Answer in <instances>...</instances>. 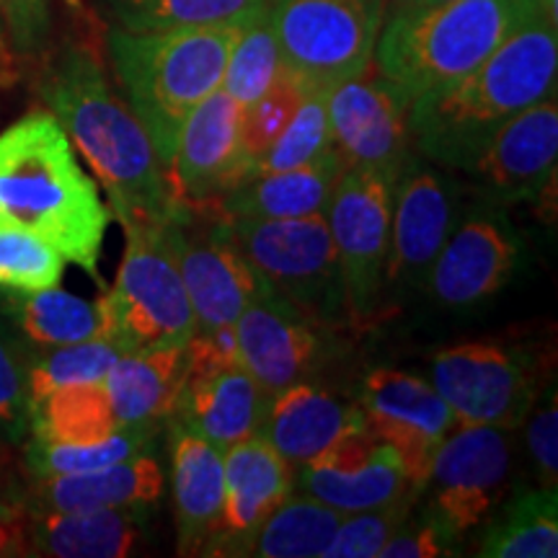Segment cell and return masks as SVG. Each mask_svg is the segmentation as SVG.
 I'll return each mask as SVG.
<instances>
[{"mask_svg": "<svg viewBox=\"0 0 558 558\" xmlns=\"http://www.w3.org/2000/svg\"><path fill=\"white\" fill-rule=\"evenodd\" d=\"M39 94L109 194L111 218L169 222L181 213L169 173L128 101L114 94L88 47L62 45L39 75Z\"/></svg>", "mask_w": 558, "mask_h": 558, "instance_id": "6da1fadb", "label": "cell"}, {"mask_svg": "<svg viewBox=\"0 0 558 558\" xmlns=\"http://www.w3.org/2000/svg\"><path fill=\"white\" fill-rule=\"evenodd\" d=\"M558 34L543 13L522 26L469 75L409 104L411 145L432 163L469 171L505 124L556 96Z\"/></svg>", "mask_w": 558, "mask_h": 558, "instance_id": "7a4b0ae2", "label": "cell"}, {"mask_svg": "<svg viewBox=\"0 0 558 558\" xmlns=\"http://www.w3.org/2000/svg\"><path fill=\"white\" fill-rule=\"evenodd\" d=\"M111 209L81 169L73 143L50 111H29L0 132V226L39 235L62 259L101 282Z\"/></svg>", "mask_w": 558, "mask_h": 558, "instance_id": "3957f363", "label": "cell"}, {"mask_svg": "<svg viewBox=\"0 0 558 558\" xmlns=\"http://www.w3.org/2000/svg\"><path fill=\"white\" fill-rule=\"evenodd\" d=\"M548 13L556 0H450L383 21L373 62L409 104L476 70L501 41Z\"/></svg>", "mask_w": 558, "mask_h": 558, "instance_id": "277c9868", "label": "cell"}, {"mask_svg": "<svg viewBox=\"0 0 558 558\" xmlns=\"http://www.w3.org/2000/svg\"><path fill=\"white\" fill-rule=\"evenodd\" d=\"M243 26L179 32H124L111 26L107 47L124 101L148 132L169 173L181 124L222 86L230 47Z\"/></svg>", "mask_w": 558, "mask_h": 558, "instance_id": "5b68a950", "label": "cell"}, {"mask_svg": "<svg viewBox=\"0 0 558 558\" xmlns=\"http://www.w3.org/2000/svg\"><path fill=\"white\" fill-rule=\"evenodd\" d=\"M120 275L99 298L104 339L120 352L184 347L197 333L190 295L173 256L169 222L124 226Z\"/></svg>", "mask_w": 558, "mask_h": 558, "instance_id": "8992f818", "label": "cell"}, {"mask_svg": "<svg viewBox=\"0 0 558 558\" xmlns=\"http://www.w3.org/2000/svg\"><path fill=\"white\" fill-rule=\"evenodd\" d=\"M220 239L233 246L271 292L320 324L347 313L344 282L326 215L284 220L228 218L215 213Z\"/></svg>", "mask_w": 558, "mask_h": 558, "instance_id": "52a82bcc", "label": "cell"}, {"mask_svg": "<svg viewBox=\"0 0 558 558\" xmlns=\"http://www.w3.org/2000/svg\"><path fill=\"white\" fill-rule=\"evenodd\" d=\"M282 62L311 90H331L373 65L383 0H269Z\"/></svg>", "mask_w": 558, "mask_h": 558, "instance_id": "ba28073f", "label": "cell"}, {"mask_svg": "<svg viewBox=\"0 0 558 558\" xmlns=\"http://www.w3.org/2000/svg\"><path fill=\"white\" fill-rule=\"evenodd\" d=\"M512 469V442L507 429L484 424H458L432 458L422 494L424 514L452 546L484 525L505 494Z\"/></svg>", "mask_w": 558, "mask_h": 558, "instance_id": "9c48e42d", "label": "cell"}, {"mask_svg": "<svg viewBox=\"0 0 558 558\" xmlns=\"http://www.w3.org/2000/svg\"><path fill=\"white\" fill-rule=\"evenodd\" d=\"M396 177L373 169H344L326 205V222L339 256L347 313L367 318L386 284Z\"/></svg>", "mask_w": 558, "mask_h": 558, "instance_id": "30bf717a", "label": "cell"}, {"mask_svg": "<svg viewBox=\"0 0 558 558\" xmlns=\"http://www.w3.org/2000/svg\"><path fill=\"white\" fill-rule=\"evenodd\" d=\"M432 386L458 424L514 429L533 407L530 362L514 349L465 341L432 357Z\"/></svg>", "mask_w": 558, "mask_h": 558, "instance_id": "8fae6325", "label": "cell"}, {"mask_svg": "<svg viewBox=\"0 0 558 558\" xmlns=\"http://www.w3.org/2000/svg\"><path fill=\"white\" fill-rule=\"evenodd\" d=\"M169 239L197 331L235 324L256 298L271 292L239 251L220 239L213 209L181 207L169 220Z\"/></svg>", "mask_w": 558, "mask_h": 558, "instance_id": "7c38bea8", "label": "cell"}, {"mask_svg": "<svg viewBox=\"0 0 558 558\" xmlns=\"http://www.w3.org/2000/svg\"><path fill=\"white\" fill-rule=\"evenodd\" d=\"M357 409L367 427L401 460L411 486L422 494L432 458L458 427L435 386L403 369H373L357 390Z\"/></svg>", "mask_w": 558, "mask_h": 558, "instance_id": "4fadbf2b", "label": "cell"}, {"mask_svg": "<svg viewBox=\"0 0 558 558\" xmlns=\"http://www.w3.org/2000/svg\"><path fill=\"white\" fill-rule=\"evenodd\" d=\"M331 150L344 169H373L399 177L411 158L409 101L378 68L369 65L326 96Z\"/></svg>", "mask_w": 558, "mask_h": 558, "instance_id": "5bb4252c", "label": "cell"}, {"mask_svg": "<svg viewBox=\"0 0 558 558\" xmlns=\"http://www.w3.org/2000/svg\"><path fill=\"white\" fill-rule=\"evenodd\" d=\"M243 107L218 88L181 124L169 166L173 197L192 209L215 207L222 194L251 177L243 150Z\"/></svg>", "mask_w": 558, "mask_h": 558, "instance_id": "9a60e30c", "label": "cell"}, {"mask_svg": "<svg viewBox=\"0 0 558 558\" xmlns=\"http://www.w3.org/2000/svg\"><path fill=\"white\" fill-rule=\"evenodd\" d=\"M295 488L341 514L418 497L399 456L375 437L365 416L337 442L295 469Z\"/></svg>", "mask_w": 558, "mask_h": 558, "instance_id": "2e32d148", "label": "cell"}, {"mask_svg": "<svg viewBox=\"0 0 558 558\" xmlns=\"http://www.w3.org/2000/svg\"><path fill=\"white\" fill-rule=\"evenodd\" d=\"M239 362L269 396L311 380L331 360L326 324L305 316L275 292L256 298L235 320Z\"/></svg>", "mask_w": 558, "mask_h": 558, "instance_id": "e0dca14e", "label": "cell"}, {"mask_svg": "<svg viewBox=\"0 0 558 558\" xmlns=\"http://www.w3.org/2000/svg\"><path fill=\"white\" fill-rule=\"evenodd\" d=\"M458 226V186L435 169L409 158L396 177L386 282L418 288Z\"/></svg>", "mask_w": 558, "mask_h": 558, "instance_id": "ac0fdd59", "label": "cell"}, {"mask_svg": "<svg viewBox=\"0 0 558 558\" xmlns=\"http://www.w3.org/2000/svg\"><path fill=\"white\" fill-rule=\"evenodd\" d=\"M520 262V241L499 205L473 207L469 218L452 228L437 254L427 284L437 303L469 308L497 295L512 279Z\"/></svg>", "mask_w": 558, "mask_h": 558, "instance_id": "d6986e66", "label": "cell"}, {"mask_svg": "<svg viewBox=\"0 0 558 558\" xmlns=\"http://www.w3.org/2000/svg\"><path fill=\"white\" fill-rule=\"evenodd\" d=\"M295 492V469L254 435L226 450V497L202 556H248L269 514Z\"/></svg>", "mask_w": 558, "mask_h": 558, "instance_id": "ffe728a7", "label": "cell"}, {"mask_svg": "<svg viewBox=\"0 0 558 558\" xmlns=\"http://www.w3.org/2000/svg\"><path fill=\"white\" fill-rule=\"evenodd\" d=\"M558 160V107L548 96L512 117L469 173L476 179L486 202L512 205L535 199L556 177Z\"/></svg>", "mask_w": 558, "mask_h": 558, "instance_id": "44dd1931", "label": "cell"}, {"mask_svg": "<svg viewBox=\"0 0 558 558\" xmlns=\"http://www.w3.org/2000/svg\"><path fill=\"white\" fill-rule=\"evenodd\" d=\"M171 484L177 505L179 554L202 556L213 538L226 497V452L169 418Z\"/></svg>", "mask_w": 558, "mask_h": 558, "instance_id": "7402d4cb", "label": "cell"}, {"mask_svg": "<svg viewBox=\"0 0 558 558\" xmlns=\"http://www.w3.org/2000/svg\"><path fill=\"white\" fill-rule=\"evenodd\" d=\"M271 396L241 365L179 388L169 418L197 432L222 452L259 435Z\"/></svg>", "mask_w": 558, "mask_h": 558, "instance_id": "603a6c76", "label": "cell"}, {"mask_svg": "<svg viewBox=\"0 0 558 558\" xmlns=\"http://www.w3.org/2000/svg\"><path fill=\"white\" fill-rule=\"evenodd\" d=\"M360 422L357 403L341 401L326 388L305 380L271 396L259 437L267 439L292 469H300Z\"/></svg>", "mask_w": 558, "mask_h": 558, "instance_id": "cb8c5ba5", "label": "cell"}, {"mask_svg": "<svg viewBox=\"0 0 558 558\" xmlns=\"http://www.w3.org/2000/svg\"><path fill=\"white\" fill-rule=\"evenodd\" d=\"M344 171L339 156L326 150L324 156L298 169L262 173L233 186L228 194L215 202V213L228 218H254V220H284L308 218V215L326 213L331 190Z\"/></svg>", "mask_w": 558, "mask_h": 558, "instance_id": "d4e9b609", "label": "cell"}, {"mask_svg": "<svg viewBox=\"0 0 558 558\" xmlns=\"http://www.w3.org/2000/svg\"><path fill=\"white\" fill-rule=\"evenodd\" d=\"M166 476L160 460L148 452L122 463L86 473L39 478V512H73V509H153L163 497Z\"/></svg>", "mask_w": 558, "mask_h": 558, "instance_id": "484cf974", "label": "cell"}, {"mask_svg": "<svg viewBox=\"0 0 558 558\" xmlns=\"http://www.w3.org/2000/svg\"><path fill=\"white\" fill-rule=\"evenodd\" d=\"M153 509H73L39 512L34 548L58 558H122L135 554Z\"/></svg>", "mask_w": 558, "mask_h": 558, "instance_id": "4316f807", "label": "cell"}, {"mask_svg": "<svg viewBox=\"0 0 558 558\" xmlns=\"http://www.w3.org/2000/svg\"><path fill=\"white\" fill-rule=\"evenodd\" d=\"M184 347L124 352L104 378L120 427L169 422L177 403Z\"/></svg>", "mask_w": 558, "mask_h": 558, "instance_id": "83f0119b", "label": "cell"}, {"mask_svg": "<svg viewBox=\"0 0 558 558\" xmlns=\"http://www.w3.org/2000/svg\"><path fill=\"white\" fill-rule=\"evenodd\" d=\"M111 26L124 32H179L246 26L269 0H99Z\"/></svg>", "mask_w": 558, "mask_h": 558, "instance_id": "f1b7e54d", "label": "cell"}, {"mask_svg": "<svg viewBox=\"0 0 558 558\" xmlns=\"http://www.w3.org/2000/svg\"><path fill=\"white\" fill-rule=\"evenodd\" d=\"M120 429L104 380L58 388L32 403L29 432L39 442H101Z\"/></svg>", "mask_w": 558, "mask_h": 558, "instance_id": "f546056e", "label": "cell"}, {"mask_svg": "<svg viewBox=\"0 0 558 558\" xmlns=\"http://www.w3.org/2000/svg\"><path fill=\"white\" fill-rule=\"evenodd\" d=\"M9 313L21 333L41 349L104 339L99 300L90 303L60 288L19 292L9 298Z\"/></svg>", "mask_w": 558, "mask_h": 558, "instance_id": "4dcf8cb0", "label": "cell"}, {"mask_svg": "<svg viewBox=\"0 0 558 558\" xmlns=\"http://www.w3.org/2000/svg\"><path fill=\"white\" fill-rule=\"evenodd\" d=\"M344 514L308 494H290L264 522L248 556L259 558H324V550Z\"/></svg>", "mask_w": 558, "mask_h": 558, "instance_id": "1f68e13d", "label": "cell"}, {"mask_svg": "<svg viewBox=\"0 0 558 558\" xmlns=\"http://www.w3.org/2000/svg\"><path fill=\"white\" fill-rule=\"evenodd\" d=\"M478 556L486 558H556L558 556V499L556 488L520 494L488 525Z\"/></svg>", "mask_w": 558, "mask_h": 558, "instance_id": "d6a6232c", "label": "cell"}, {"mask_svg": "<svg viewBox=\"0 0 558 558\" xmlns=\"http://www.w3.org/2000/svg\"><path fill=\"white\" fill-rule=\"evenodd\" d=\"M160 424H132L101 442L86 445H58L32 439L26 450V463L37 478L68 476V473H86L107 465L122 463L140 456H148L156 448Z\"/></svg>", "mask_w": 558, "mask_h": 558, "instance_id": "836d02e7", "label": "cell"}, {"mask_svg": "<svg viewBox=\"0 0 558 558\" xmlns=\"http://www.w3.org/2000/svg\"><path fill=\"white\" fill-rule=\"evenodd\" d=\"M282 70L284 62L282 52H279L277 34L271 29L269 13L264 11L262 16L243 26L235 45L230 47L220 88L246 109L259 96L267 94Z\"/></svg>", "mask_w": 558, "mask_h": 558, "instance_id": "e575fe53", "label": "cell"}, {"mask_svg": "<svg viewBox=\"0 0 558 558\" xmlns=\"http://www.w3.org/2000/svg\"><path fill=\"white\" fill-rule=\"evenodd\" d=\"M120 349L107 339L45 349L29 362L32 403L45 399L52 390L75 386V383H101L111 365L120 360Z\"/></svg>", "mask_w": 558, "mask_h": 558, "instance_id": "d590c367", "label": "cell"}, {"mask_svg": "<svg viewBox=\"0 0 558 558\" xmlns=\"http://www.w3.org/2000/svg\"><path fill=\"white\" fill-rule=\"evenodd\" d=\"M326 96H329V90H308V96L298 107L295 117L282 130V135L256 160L254 169H251V177L298 169V166L311 163V160L324 156L326 150H331Z\"/></svg>", "mask_w": 558, "mask_h": 558, "instance_id": "8d00e7d4", "label": "cell"}, {"mask_svg": "<svg viewBox=\"0 0 558 558\" xmlns=\"http://www.w3.org/2000/svg\"><path fill=\"white\" fill-rule=\"evenodd\" d=\"M65 259L54 246L26 230L0 226V288L37 292L58 288Z\"/></svg>", "mask_w": 558, "mask_h": 558, "instance_id": "74e56055", "label": "cell"}, {"mask_svg": "<svg viewBox=\"0 0 558 558\" xmlns=\"http://www.w3.org/2000/svg\"><path fill=\"white\" fill-rule=\"evenodd\" d=\"M308 86L298 78L295 73H290L288 68L279 73V78L271 83L267 94L259 96L251 107L243 109V122H241V135H243V150L251 160V169L259 160L275 140L282 135V130L288 128L292 117L305 96H308Z\"/></svg>", "mask_w": 558, "mask_h": 558, "instance_id": "f35d334b", "label": "cell"}, {"mask_svg": "<svg viewBox=\"0 0 558 558\" xmlns=\"http://www.w3.org/2000/svg\"><path fill=\"white\" fill-rule=\"evenodd\" d=\"M414 501L416 499H401L386 507L344 514L337 535L324 550V558H375L390 541V535L409 518Z\"/></svg>", "mask_w": 558, "mask_h": 558, "instance_id": "ab89813d", "label": "cell"}, {"mask_svg": "<svg viewBox=\"0 0 558 558\" xmlns=\"http://www.w3.org/2000/svg\"><path fill=\"white\" fill-rule=\"evenodd\" d=\"M32 424L29 362L0 333V437L21 442Z\"/></svg>", "mask_w": 558, "mask_h": 558, "instance_id": "60d3db41", "label": "cell"}, {"mask_svg": "<svg viewBox=\"0 0 558 558\" xmlns=\"http://www.w3.org/2000/svg\"><path fill=\"white\" fill-rule=\"evenodd\" d=\"M0 24L16 60H37L50 41L52 0H0Z\"/></svg>", "mask_w": 558, "mask_h": 558, "instance_id": "b9f144b4", "label": "cell"}, {"mask_svg": "<svg viewBox=\"0 0 558 558\" xmlns=\"http://www.w3.org/2000/svg\"><path fill=\"white\" fill-rule=\"evenodd\" d=\"M527 450L543 486L556 488L558 481V401L550 388L548 401L535 411L527 424Z\"/></svg>", "mask_w": 558, "mask_h": 558, "instance_id": "7bdbcfd3", "label": "cell"}, {"mask_svg": "<svg viewBox=\"0 0 558 558\" xmlns=\"http://www.w3.org/2000/svg\"><path fill=\"white\" fill-rule=\"evenodd\" d=\"M380 558H439V556H456L452 543L439 533V527L432 522L427 514L422 518L403 520V525L390 535V541L380 548Z\"/></svg>", "mask_w": 558, "mask_h": 558, "instance_id": "ee69618b", "label": "cell"}, {"mask_svg": "<svg viewBox=\"0 0 558 558\" xmlns=\"http://www.w3.org/2000/svg\"><path fill=\"white\" fill-rule=\"evenodd\" d=\"M16 54L11 52L9 39H5L3 24H0V88L11 86L13 78H16Z\"/></svg>", "mask_w": 558, "mask_h": 558, "instance_id": "f6af8a7d", "label": "cell"}, {"mask_svg": "<svg viewBox=\"0 0 558 558\" xmlns=\"http://www.w3.org/2000/svg\"><path fill=\"white\" fill-rule=\"evenodd\" d=\"M19 546V530L11 522V509L0 505V556L13 554V548Z\"/></svg>", "mask_w": 558, "mask_h": 558, "instance_id": "bcb514c9", "label": "cell"}, {"mask_svg": "<svg viewBox=\"0 0 558 558\" xmlns=\"http://www.w3.org/2000/svg\"><path fill=\"white\" fill-rule=\"evenodd\" d=\"M450 3V0H388V16H401V13H416L435 9V5Z\"/></svg>", "mask_w": 558, "mask_h": 558, "instance_id": "7dc6e473", "label": "cell"}]
</instances>
